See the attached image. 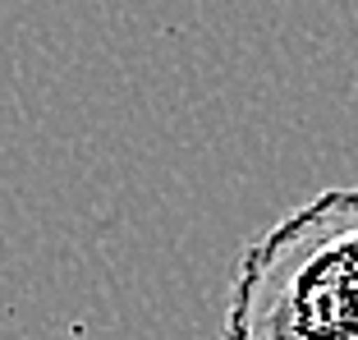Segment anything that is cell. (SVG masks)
Listing matches in <instances>:
<instances>
[{
	"instance_id": "6da1fadb",
	"label": "cell",
	"mask_w": 358,
	"mask_h": 340,
	"mask_svg": "<svg viewBox=\"0 0 358 340\" xmlns=\"http://www.w3.org/2000/svg\"><path fill=\"white\" fill-rule=\"evenodd\" d=\"M225 340H358V184L313 193L230 267Z\"/></svg>"
}]
</instances>
